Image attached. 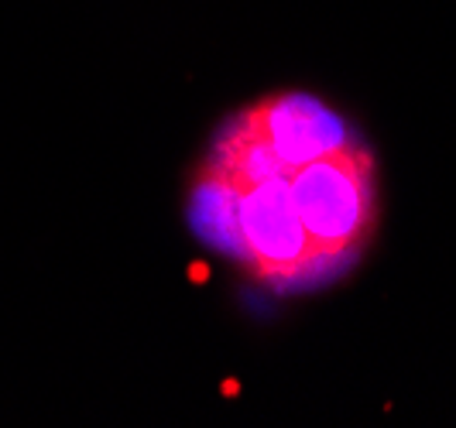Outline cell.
Instances as JSON below:
<instances>
[{"label": "cell", "mask_w": 456, "mask_h": 428, "mask_svg": "<svg viewBox=\"0 0 456 428\" xmlns=\"http://www.w3.org/2000/svg\"><path fill=\"white\" fill-rule=\"evenodd\" d=\"M285 175L322 271L333 274L350 264L367 247L378 223L374 158L367 144L346 137L316 158L285 165Z\"/></svg>", "instance_id": "obj_1"}]
</instances>
